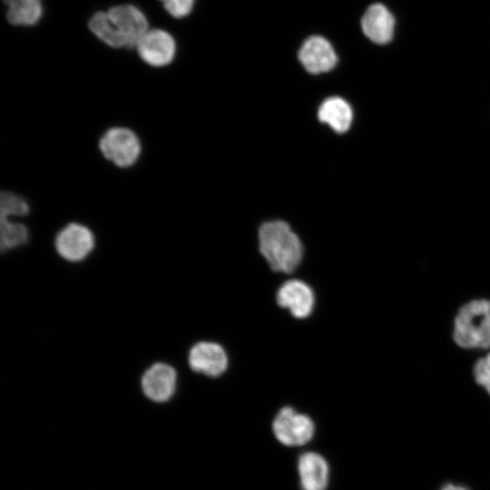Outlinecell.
I'll use <instances>...</instances> for the list:
<instances>
[{"label":"cell","instance_id":"obj_14","mask_svg":"<svg viewBox=\"0 0 490 490\" xmlns=\"http://www.w3.org/2000/svg\"><path fill=\"white\" fill-rule=\"evenodd\" d=\"M318 116L320 122L327 123L335 132L342 133L351 125L353 111L346 100L329 97L319 106Z\"/></svg>","mask_w":490,"mask_h":490},{"label":"cell","instance_id":"obj_4","mask_svg":"<svg viewBox=\"0 0 490 490\" xmlns=\"http://www.w3.org/2000/svg\"><path fill=\"white\" fill-rule=\"evenodd\" d=\"M98 147L103 156L119 168L135 164L142 152L138 135L122 126L108 129L100 138Z\"/></svg>","mask_w":490,"mask_h":490},{"label":"cell","instance_id":"obj_17","mask_svg":"<svg viewBox=\"0 0 490 490\" xmlns=\"http://www.w3.org/2000/svg\"><path fill=\"white\" fill-rule=\"evenodd\" d=\"M28 201L21 195L4 191L0 195V218H23L29 214Z\"/></svg>","mask_w":490,"mask_h":490},{"label":"cell","instance_id":"obj_13","mask_svg":"<svg viewBox=\"0 0 490 490\" xmlns=\"http://www.w3.org/2000/svg\"><path fill=\"white\" fill-rule=\"evenodd\" d=\"M298 474L302 490H326L329 481L327 460L316 452H305L298 460Z\"/></svg>","mask_w":490,"mask_h":490},{"label":"cell","instance_id":"obj_18","mask_svg":"<svg viewBox=\"0 0 490 490\" xmlns=\"http://www.w3.org/2000/svg\"><path fill=\"white\" fill-rule=\"evenodd\" d=\"M475 381L490 397V353L479 358L473 368Z\"/></svg>","mask_w":490,"mask_h":490},{"label":"cell","instance_id":"obj_3","mask_svg":"<svg viewBox=\"0 0 490 490\" xmlns=\"http://www.w3.org/2000/svg\"><path fill=\"white\" fill-rule=\"evenodd\" d=\"M453 338L463 348H490V300H472L459 309L454 320Z\"/></svg>","mask_w":490,"mask_h":490},{"label":"cell","instance_id":"obj_10","mask_svg":"<svg viewBox=\"0 0 490 490\" xmlns=\"http://www.w3.org/2000/svg\"><path fill=\"white\" fill-rule=\"evenodd\" d=\"M299 59L308 72L315 74L332 70L338 63L333 46L320 35H311L303 42Z\"/></svg>","mask_w":490,"mask_h":490},{"label":"cell","instance_id":"obj_19","mask_svg":"<svg viewBox=\"0 0 490 490\" xmlns=\"http://www.w3.org/2000/svg\"><path fill=\"white\" fill-rule=\"evenodd\" d=\"M164 9L174 18H182L192 11L195 0H160Z\"/></svg>","mask_w":490,"mask_h":490},{"label":"cell","instance_id":"obj_9","mask_svg":"<svg viewBox=\"0 0 490 490\" xmlns=\"http://www.w3.org/2000/svg\"><path fill=\"white\" fill-rule=\"evenodd\" d=\"M188 363L192 371L216 377L225 372L228 357L224 348L218 343L200 341L190 348Z\"/></svg>","mask_w":490,"mask_h":490},{"label":"cell","instance_id":"obj_11","mask_svg":"<svg viewBox=\"0 0 490 490\" xmlns=\"http://www.w3.org/2000/svg\"><path fill=\"white\" fill-rule=\"evenodd\" d=\"M277 302L295 318H305L313 310L315 297L312 289L307 283L293 279L279 287L277 292Z\"/></svg>","mask_w":490,"mask_h":490},{"label":"cell","instance_id":"obj_5","mask_svg":"<svg viewBox=\"0 0 490 490\" xmlns=\"http://www.w3.org/2000/svg\"><path fill=\"white\" fill-rule=\"evenodd\" d=\"M92 230L79 222H70L58 230L54 246L57 255L69 263L85 260L95 248Z\"/></svg>","mask_w":490,"mask_h":490},{"label":"cell","instance_id":"obj_7","mask_svg":"<svg viewBox=\"0 0 490 490\" xmlns=\"http://www.w3.org/2000/svg\"><path fill=\"white\" fill-rule=\"evenodd\" d=\"M178 374L176 369L165 361H156L142 374L140 387L142 394L154 403H166L175 394Z\"/></svg>","mask_w":490,"mask_h":490},{"label":"cell","instance_id":"obj_1","mask_svg":"<svg viewBox=\"0 0 490 490\" xmlns=\"http://www.w3.org/2000/svg\"><path fill=\"white\" fill-rule=\"evenodd\" d=\"M88 25L99 40L113 48H133L149 30L145 15L130 4L94 13Z\"/></svg>","mask_w":490,"mask_h":490},{"label":"cell","instance_id":"obj_8","mask_svg":"<svg viewBox=\"0 0 490 490\" xmlns=\"http://www.w3.org/2000/svg\"><path fill=\"white\" fill-rule=\"evenodd\" d=\"M135 48L142 62L155 68L170 64L176 54L174 38L162 29H149L141 37Z\"/></svg>","mask_w":490,"mask_h":490},{"label":"cell","instance_id":"obj_12","mask_svg":"<svg viewBox=\"0 0 490 490\" xmlns=\"http://www.w3.org/2000/svg\"><path fill=\"white\" fill-rule=\"evenodd\" d=\"M364 34L378 44L389 43L394 35L395 18L390 11L381 4L368 7L361 19Z\"/></svg>","mask_w":490,"mask_h":490},{"label":"cell","instance_id":"obj_15","mask_svg":"<svg viewBox=\"0 0 490 490\" xmlns=\"http://www.w3.org/2000/svg\"><path fill=\"white\" fill-rule=\"evenodd\" d=\"M6 5V19L14 25L30 26L43 15L42 0H3Z\"/></svg>","mask_w":490,"mask_h":490},{"label":"cell","instance_id":"obj_16","mask_svg":"<svg viewBox=\"0 0 490 490\" xmlns=\"http://www.w3.org/2000/svg\"><path fill=\"white\" fill-rule=\"evenodd\" d=\"M30 232L26 225L13 219L0 218V250L7 253L26 245Z\"/></svg>","mask_w":490,"mask_h":490},{"label":"cell","instance_id":"obj_2","mask_svg":"<svg viewBox=\"0 0 490 490\" xmlns=\"http://www.w3.org/2000/svg\"><path fill=\"white\" fill-rule=\"evenodd\" d=\"M259 249L270 268L278 272H292L303 257L299 238L283 220L268 221L260 226Z\"/></svg>","mask_w":490,"mask_h":490},{"label":"cell","instance_id":"obj_20","mask_svg":"<svg viewBox=\"0 0 490 490\" xmlns=\"http://www.w3.org/2000/svg\"><path fill=\"white\" fill-rule=\"evenodd\" d=\"M435 490H473L471 486L457 481H446L441 483Z\"/></svg>","mask_w":490,"mask_h":490},{"label":"cell","instance_id":"obj_6","mask_svg":"<svg viewBox=\"0 0 490 490\" xmlns=\"http://www.w3.org/2000/svg\"><path fill=\"white\" fill-rule=\"evenodd\" d=\"M276 439L286 446H300L314 436L315 424L310 416L291 407H282L272 422Z\"/></svg>","mask_w":490,"mask_h":490}]
</instances>
